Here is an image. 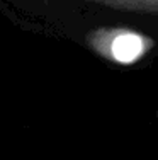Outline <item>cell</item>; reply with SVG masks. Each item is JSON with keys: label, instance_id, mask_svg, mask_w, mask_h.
<instances>
[{"label": "cell", "instance_id": "1", "mask_svg": "<svg viewBox=\"0 0 158 160\" xmlns=\"http://www.w3.org/2000/svg\"><path fill=\"white\" fill-rule=\"evenodd\" d=\"M87 44L93 53L117 65H134L155 48L150 36L127 28L93 29L87 36Z\"/></svg>", "mask_w": 158, "mask_h": 160}, {"label": "cell", "instance_id": "2", "mask_svg": "<svg viewBox=\"0 0 158 160\" xmlns=\"http://www.w3.org/2000/svg\"><path fill=\"white\" fill-rule=\"evenodd\" d=\"M100 5L136 14H148L158 17V0H90Z\"/></svg>", "mask_w": 158, "mask_h": 160}]
</instances>
